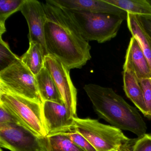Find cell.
<instances>
[{"label":"cell","instance_id":"obj_1","mask_svg":"<svg viewBox=\"0 0 151 151\" xmlns=\"http://www.w3.org/2000/svg\"><path fill=\"white\" fill-rule=\"evenodd\" d=\"M47 16L45 43L47 55L69 70L81 68L91 59V46L82 36L70 11L54 2L43 3Z\"/></svg>","mask_w":151,"mask_h":151},{"label":"cell","instance_id":"obj_2","mask_svg":"<svg viewBox=\"0 0 151 151\" xmlns=\"http://www.w3.org/2000/svg\"><path fill=\"white\" fill-rule=\"evenodd\" d=\"M83 89L100 118L120 129L133 132L139 138L146 134V124L137 109L112 88L90 83Z\"/></svg>","mask_w":151,"mask_h":151},{"label":"cell","instance_id":"obj_3","mask_svg":"<svg viewBox=\"0 0 151 151\" xmlns=\"http://www.w3.org/2000/svg\"><path fill=\"white\" fill-rule=\"evenodd\" d=\"M74 129L97 151H132L137 140L127 137L120 129L91 118H74Z\"/></svg>","mask_w":151,"mask_h":151},{"label":"cell","instance_id":"obj_4","mask_svg":"<svg viewBox=\"0 0 151 151\" xmlns=\"http://www.w3.org/2000/svg\"><path fill=\"white\" fill-rule=\"evenodd\" d=\"M69 10L82 36L88 42L104 43L109 41L116 37L121 24L126 19L115 15Z\"/></svg>","mask_w":151,"mask_h":151},{"label":"cell","instance_id":"obj_5","mask_svg":"<svg viewBox=\"0 0 151 151\" xmlns=\"http://www.w3.org/2000/svg\"><path fill=\"white\" fill-rule=\"evenodd\" d=\"M0 93H9L42 103L36 76L20 60L0 71Z\"/></svg>","mask_w":151,"mask_h":151},{"label":"cell","instance_id":"obj_6","mask_svg":"<svg viewBox=\"0 0 151 151\" xmlns=\"http://www.w3.org/2000/svg\"><path fill=\"white\" fill-rule=\"evenodd\" d=\"M0 147L11 151H48L47 137L17 124L0 123Z\"/></svg>","mask_w":151,"mask_h":151},{"label":"cell","instance_id":"obj_7","mask_svg":"<svg viewBox=\"0 0 151 151\" xmlns=\"http://www.w3.org/2000/svg\"><path fill=\"white\" fill-rule=\"evenodd\" d=\"M0 102L6 106L26 127L41 137H47L42 103L9 93H0Z\"/></svg>","mask_w":151,"mask_h":151},{"label":"cell","instance_id":"obj_8","mask_svg":"<svg viewBox=\"0 0 151 151\" xmlns=\"http://www.w3.org/2000/svg\"><path fill=\"white\" fill-rule=\"evenodd\" d=\"M45 67L51 73L70 115L74 118L77 117V91L70 78V70L58 59L49 55L45 56Z\"/></svg>","mask_w":151,"mask_h":151},{"label":"cell","instance_id":"obj_9","mask_svg":"<svg viewBox=\"0 0 151 151\" xmlns=\"http://www.w3.org/2000/svg\"><path fill=\"white\" fill-rule=\"evenodd\" d=\"M20 11L28 23L29 42L40 43L44 49L45 56L47 55L45 37L47 16L43 3L37 0H25Z\"/></svg>","mask_w":151,"mask_h":151},{"label":"cell","instance_id":"obj_10","mask_svg":"<svg viewBox=\"0 0 151 151\" xmlns=\"http://www.w3.org/2000/svg\"><path fill=\"white\" fill-rule=\"evenodd\" d=\"M43 119L47 136L63 133L74 128V118L64 103H42Z\"/></svg>","mask_w":151,"mask_h":151},{"label":"cell","instance_id":"obj_11","mask_svg":"<svg viewBox=\"0 0 151 151\" xmlns=\"http://www.w3.org/2000/svg\"><path fill=\"white\" fill-rule=\"evenodd\" d=\"M59 6L70 10L115 15L127 18V13L105 0H53Z\"/></svg>","mask_w":151,"mask_h":151},{"label":"cell","instance_id":"obj_12","mask_svg":"<svg viewBox=\"0 0 151 151\" xmlns=\"http://www.w3.org/2000/svg\"><path fill=\"white\" fill-rule=\"evenodd\" d=\"M123 69L132 71L139 81L151 78V70L139 44L134 37L131 38L126 51Z\"/></svg>","mask_w":151,"mask_h":151},{"label":"cell","instance_id":"obj_13","mask_svg":"<svg viewBox=\"0 0 151 151\" xmlns=\"http://www.w3.org/2000/svg\"><path fill=\"white\" fill-rule=\"evenodd\" d=\"M123 76L124 90L126 96L145 116L148 117L142 88L137 77L128 69H123Z\"/></svg>","mask_w":151,"mask_h":151},{"label":"cell","instance_id":"obj_14","mask_svg":"<svg viewBox=\"0 0 151 151\" xmlns=\"http://www.w3.org/2000/svg\"><path fill=\"white\" fill-rule=\"evenodd\" d=\"M126 21L128 29L139 44L151 70V37L145 29L139 16L127 13Z\"/></svg>","mask_w":151,"mask_h":151},{"label":"cell","instance_id":"obj_15","mask_svg":"<svg viewBox=\"0 0 151 151\" xmlns=\"http://www.w3.org/2000/svg\"><path fill=\"white\" fill-rule=\"evenodd\" d=\"M36 78L39 92L43 102L50 101L64 103L56 84L47 68L44 67L36 76Z\"/></svg>","mask_w":151,"mask_h":151},{"label":"cell","instance_id":"obj_16","mask_svg":"<svg viewBox=\"0 0 151 151\" xmlns=\"http://www.w3.org/2000/svg\"><path fill=\"white\" fill-rule=\"evenodd\" d=\"M45 57L42 46L37 42H31L29 49L20 58L23 63L36 76L45 67Z\"/></svg>","mask_w":151,"mask_h":151},{"label":"cell","instance_id":"obj_17","mask_svg":"<svg viewBox=\"0 0 151 151\" xmlns=\"http://www.w3.org/2000/svg\"><path fill=\"white\" fill-rule=\"evenodd\" d=\"M128 14L151 18V4L147 0H105Z\"/></svg>","mask_w":151,"mask_h":151},{"label":"cell","instance_id":"obj_18","mask_svg":"<svg viewBox=\"0 0 151 151\" xmlns=\"http://www.w3.org/2000/svg\"><path fill=\"white\" fill-rule=\"evenodd\" d=\"M47 138L48 151H85L63 133L47 136Z\"/></svg>","mask_w":151,"mask_h":151},{"label":"cell","instance_id":"obj_19","mask_svg":"<svg viewBox=\"0 0 151 151\" xmlns=\"http://www.w3.org/2000/svg\"><path fill=\"white\" fill-rule=\"evenodd\" d=\"M25 0H1L0 1V36L6 31L5 22L11 15L20 11Z\"/></svg>","mask_w":151,"mask_h":151},{"label":"cell","instance_id":"obj_20","mask_svg":"<svg viewBox=\"0 0 151 151\" xmlns=\"http://www.w3.org/2000/svg\"><path fill=\"white\" fill-rule=\"evenodd\" d=\"M20 57L10 50L8 44L1 37L0 39V71L5 69L20 60Z\"/></svg>","mask_w":151,"mask_h":151},{"label":"cell","instance_id":"obj_21","mask_svg":"<svg viewBox=\"0 0 151 151\" xmlns=\"http://www.w3.org/2000/svg\"><path fill=\"white\" fill-rule=\"evenodd\" d=\"M71 141L85 151H97L91 143L74 129L63 132Z\"/></svg>","mask_w":151,"mask_h":151},{"label":"cell","instance_id":"obj_22","mask_svg":"<svg viewBox=\"0 0 151 151\" xmlns=\"http://www.w3.org/2000/svg\"><path fill=\"white\" fill-rule=\"evenodd\" d=\"M0 123L17 124L25 126L21 120L1 102H0Z\"/></svg>","mask_w":151,"mask_h":151},{"label":"cell","instance_id":"obj_23","mask_svg":"<svg viewBox=\"0 0 151 151\" xmlns=\"http://www.w3.org/2000/svg\"><path fill=\"white\" fill-rule=\"evenodd\" d=\"M142 88L148 117H151V78L140 79L139 81Z\"/></svg>","mask_w":151,"mask_h":151},{"label":"cell","instance_id":"obj_24","mask_svg":"<svg viewBox=\"0 0 151 151\" xmlns=\"http://www.w3.org/2000/svg\"><path fill=\"white\" fill-rule=\"evenodd\" d=\"M132 151H151V134H145L137 139Z\"/></svg>","mask_w":151,"mask_h":151},{"label":"cell","instance_id":"obj_25","mask_svg":"<svg viewBox=\"0 0 151 151\" xmlns=\"http://www.w3.org/2000/svg\"><path fill=\"white\" fill-rule=\"evenodd\" d=\"M139 17L141 19V22L145 29L151 37V18L141 17Z\"/></svg>","mask_w":151,"mask_h":151},{"label":"cell","instance_id":"obj_26","mask_svg":"<svg viewBox=\"0 0 151 151\" xmlns=\"http://www.w3.org/2000/svg\"><path fill=\"white\" fill-rule=\"evenodd\" d=\"M118 151V150H110V151Z\"/></svg>","mask_w":151,"mask_h":151},{"label":"cell","instance_id":"obj_27","mask_svg":"<svg viewBox=\"0 0 151 151\" xmlns=\"http://www.w3.org/2000/svg\"><path fill=\"white\" fill-rule=\"evenodd\" d=\"M1 151H2V150L1 149Z\"/></svg>","mask_w":151,"mask_h":151}]
</instances>
